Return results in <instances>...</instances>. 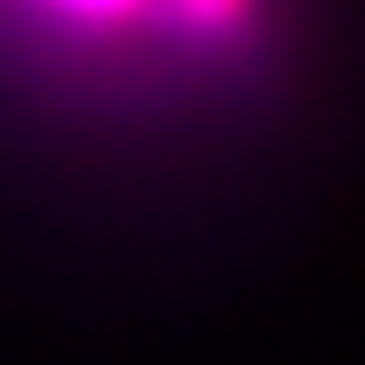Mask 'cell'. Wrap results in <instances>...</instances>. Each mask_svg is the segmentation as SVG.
<instances>
[{"label": "cell", "mask_w": 365, "mask_h": 365, "mask_svg": "<svg viewBox=\"0 0 365 365\" xmlns=\"http://www.w3.org/2000/svg\"><path fill=\"white\" fill-rule=\"evenodd\" d=\"M0 32L77 64L205 71L263 32V0H0Z\"/></svg>", "instance_id": "obj_1"}]
</instances>
